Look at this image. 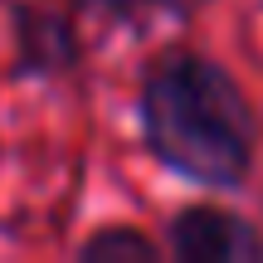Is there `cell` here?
Here are the masks:
<instances>
[{
  "instance_id": "obj_5",
  "label": "cell",
  "mask_w": 263,
  "mask_h": 263,
  "mask_svg": "<svg viewBox=\"0 0 263 263\" xmlns=\"http://www.w3.org/2000/svg\"><path fill=\"white\" fill-rule=\"evenodd\" d=\"M88 5H103V10H122L127 0H88Z\"/></svg>"
},
{
  "instance_id": "obj_3",
  "label": "cell",
  "mask_w": 263,
  "mask_h": 263,
  "mask_svg": "<svg viewBox=\"0 0 263 263\" xmlns=\"http://www.w3.org/2000/svg\"><path fill=\"white\" fill-rule=\"evenodd\" d=\"M20 39H25V59L34 68H59V64L73 59V34H68V25L54 20V15H25Z\"/></svg>"
},
{
  "instance_id": "obj_1",
  "label": "cell",
  "mask_w": 263,
  "mask_h": 263,
  "mask_svg": "<svg viewBox=\"0 0 263 263\" xmlns=\"http://www.w3.org/2000/svg\"><path fill=\"white\" fill-rule=\"evenodd\" d=\"M146 141L171 171L200 185H234L249 171L254 117L239 88L205 59H171L141 93Z\"/></svg>"
},
{
  "instance_id": "obj_4",
  "label": "cell",
  "mask_w": 263,
  "mask_h": 263,
  "mask_svg": "<svg viewBox=\"0 0 263 263\" xmlns=\"http://www.w3.org/2000/svg\"><path fill=\"white\" fill-rule=\"evenodd\" d=\"M83 258H132V263H151L156 258V249L146 244L141 234H132V229H112V234H98L83 244Z\"/></svg>"
},
{
  "instance_id": "obj_6",
  "label": "cell",
  "mask_w": 263,
  "mask_h": 263,
  "mask_svg": "<svg viewBox=\"0 0 263 263\" xmlns=\"http://www.w3.org/2000/svg\"><path fill=\"white\" fill-rule=\"evenodd\" d=\"M156 5H171V10H190L195 0H156Z\"/></svg>"
},
{
  "instance_id": "obj_2",
  "label": "cell",
  "mask_w": 263,
  "mask_h": 263,
  "mask_svg": "<svg viewBox=\"0 0 263 263\" xmlns=\"http://www.w3.org/2000/svg\"><path fill=\"white\" fill-rule=\"evenodd\" d=\"M171 244L185 263H254L263 258V239L244 224L239 215L224 210H185V215L171 224Z\"/></svg>"
}]
</instances>
